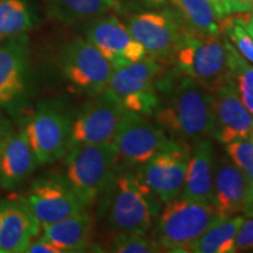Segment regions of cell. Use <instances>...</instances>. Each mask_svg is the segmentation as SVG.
I'll use <instances>...</instances> for the list:
<instances>
[{
	"mask_svg": "<svg viewBox=\"0 0 253 253\" xmlns=\"http://www.w3.org/2000/svg\"><path fill=\"white\" fill-rule=\"evenodd\" d=\"M230 81L235 84L239 99L253 116V65L229 41Z\"/></svg>",
	"mask_w": 253,
	"mask_h": 253,
	"instance_id": "cell-26",
	"label": "cell"
},
{
	"mask_svg": "<svg viewBox=\"0 0 253 253\" xmlns=\"http://www.w3.org/2000/svg\"><path fill=\"white\" fill-rule=\"evenodd\" d=\"M253 249V218L240 224L235 240V252H245Z\"/></svg>",
	"mask_w": 253,
	"mask_h": 253,
	"instance_id": "cell-30",
	"label": "cell"
},
{
	"mask_svg": "<svg viewBox=\"0 0 253 253\" xmlns=\"http://www.w3.org/2000/svg\"><path fill=\"white\" fill-rule=\"evenodd\" d=\"M163 73L161 60L145 55L138 61L114 69L107 88L126 110L153 116L160 102L157 82Z\"/></svg>",
	"mask_w": 253,
	"mask_h": 253,
	"instance_id": "cell-7",
	"label": "cell"
},
{
	"mask_svg": "<svg viewBox=\"0 0 253 253\" xmlns=\"http://www.w3.org/2000/svg\"><path fill=\"white\" fill-rule=\"evenodd\" d=\"M116 166L118 155L113 142L79 144L63 156V176L84 207L89 208L99 201Z\"/></svg>",
	"mask_w": 253,
	"mask_h": 253,
	"instance_id": "cell-5",
	"label": "cell"
},
{
	"mask_svg": "<svg viewBox=\"0 0 253 253\" xmlns=\"http://www.w3.org/2000/svg\"><path fill=\"white\" fill-rule=\"evenodd\" d=\"M110 252L116 253H156L161 252L160 246L153 237L128 232H115L109 245Z\"/></svg>",
	"mask_w": 253,
	"mask_h": 253,
	"instance_id": "cell-28",
	"label": "cell"
},
{
	"mask_svg": "<svg viewBox=\"0 0 253 253\" xmlns=\"http://www.w3.org/2000/svg\"><path fill=\"white\" fill-rule=\"evenodd\" d=\"M245 216L218 218L197 240L194 253H235V240Z\"/></svg>",
	"mask_w": 253,
	"mask_h": 253,
	"instance_id": "cell-24",
	"label": "cell"
},
{
	"mask_svg": "<svg viewBox=\"0 0 253 253\" xmlns=\"http://www.w3.org/2000/svg\"><path fill=\"white\" fill-rule=\"evenodd\" d=\"M218 218L211 203L177 197L168 202L158 213L153 238L162 251L191 252L197 240Z\"/></svg>",
	"mask_w": 253,
	"mask_h": 253,
	"instance_id": "cell-3",
	"label": "cell"
},
{
	"mask_svg": "<svg viewBox=\"0 0 253 253\" xmlns=\"http://www.w3.org/2000/svg\"><path fill=\"white\" fill-rule=\"evenodd\" d=\"M99 214L115 232L147 235L162 210V202L134 169L116 166L100 198Z\"/></svg>",
	"mask_w": 253,
	"mask_h": 253,
	"instance_id": "cell-2",
	"label": "cell"
},
{
	"mask_svg": "<svg viewBox=\"0 0 253 253\" xmlns=\"http://www.w3.org/2000/svg\"><path fill=\"white\" fill-rule=\"evenodd\" d=\"M220 19L233 14V0H209Z\"/></svg>",
	"mask_w": 253,
	"mask_h": 253,
	"instance_id": "cell-33",
	"label": "cell"
},
{
	"mask_svg": "<svg viewBox=\"0 0 253 253\" xmlns=\"http://www.w3.org/2000/svg\"><path fill=\"white\" fill-rule=\"evenodd\" d=\"M72 120L65 108L52 102L39 104L31 114L23 129L39 166L54 162L67 153Z\"/></svg>",
	"mask_w": 253,
	"mask_h": 253,
	"instance_id": "cell-9",
	"label": "cell"
},
{
	"mask_svg": "<svg viewBox=\"0 0 253 253\" xmlns=\"http://www.w3.org/2000/svg\"><path fill=\"white\" fill-rule=\"evenodd\" d=\"M224 145L230 160L244 173L249 183L253 182V141L251 138H243Z\"/></svg>",
	"mask_w": 253,
	"mask_h": 253,
	"instance_id": "cell-29",
	"label": "cell"
},
{
	"mask_svg": "<svg viewBox=\"0 0 253 253\" xmlns=\"http://www.w3.org/2000/svg\"><path fill=\"white\" fill-rule=\"evenodd\" d=\"M213 131L212 137L221 144L250 138L253 134V116L250 114L232 81L212 93Z\"/></svg>",
	"mask_w": 253,
	"mask_h": 253,
	"instance_id": "cell-16",
	"label": "cell"
},
{
	"mask_svg": "<svg viewBox=\"0 0 253 253\" xmlns=\"http://www.w3.org/2000/svg\"><path fill=\"white\" fill-rule=\"evenodd\" d=\"M249 19L253 23V8H252L251 12H249Z\"/></svg>",
	"mask_w": 253,
	"mask_h": 253,
	"instance_id": "cell-38",
	"label": "cell"
},
{
	"mask_svg": "<svg viewBox=\"0 0 253 253\" xmlns=\"http://www.w3.org/2000/svg\"><path fill=\"white\" fill-rule=\"evenodd\" d=\"M250 138H251V140H252V141H253V134H252V135H251V137H250Z\"/></svg>",
	"mask_w": 253,
	"mask_h": 253,
	"instance_id": "cell-39",
	"label": "cell"
},
{
	"mask_svg": "<svg viewBox=\"0 0 253 253\" xmlns=\"http://www.w3.org/2000/svg\"><path fill=\"white\" fill-rule=\"evenodd\" d=\"M33 25L26 0H0V42L25 34Z\"/></svg>",
	"mask_w": 253,
	"mask_h": 253,
	"instance_id": "cell-25",
	"label": "cell"
},
{
	"mask_svg": "<svg viewBox=\"0 0 253 253\" xmlns=\"http://www.w3.org/2000/svg\"><path fill=\"white\" fill-rule=\"evenodd\" d=\"M39 166L28 143L24 129H11L6 135L0 151V185L14 190L21 185Z\"/></svg>",
	"mask_w": 253,
	"mask_h": 253,
	"instance_id": "cell-20",
	"label": "cell"
},
{
	"mask_svg": "<svg viewBox=\"0 0 253 253\" xmlns=\"http://www.w3.org/2000/svg\"><path fill=\"white\" fill-rule=\"evenodd\" d=\"M41 224L19 197L0 199V253H23Z\"/></svg>",
	"mask_w": 253,
	"mask_h": 253,
	"instance_id": "cell-17",
	"label": "cell"
},
{
	"mask_svg": "<svg viewBox=\"0 0 253 253\" xmlns=\"http://www.w3.org/2000/svg\"><path fill=\"white\" fill-rule=\"evenodd\" d=\"M26 252L28 253H61L60 250L56 248L55 245H53L52 243L48 240L39 237V238H34L31 242V244L28 245L26 249Z\"/></svg>",
	"mask_w": 253,
	"mask_h": 253,
	"instance_id": "cell-32",
	"label": "cell"
},
{
	"mask_svg": "<svg viewBox=\"0 0 253 253\" xmlns=\"http://www.w3.org/2000/svg\"><path fill=\"white\" fill-rule=\"evenodd\" d=\"M28 38L25 34L0 43V107L12 108L24 99L28 81Z\"/></svg>",
	"mask_w": 253,
	"mask_h": 253,
	"instance_id": "cell-15",
	"label": "cell"
},
{
	"mask_svg": "<svg viewBox=\"0 0 253 253\" xmlns=\"http://www.w3.org/2000/svg\"><path fill=\"white\" fill-rule=\"evenodd\" d=\"M172 60L177 71L211 94L230 81L229 40L225 37L185 32Z\"/></svg>",
	"mask_w": 253,
	"mask_h": 253,
	"instance_id": "cell-4",
	"label": "cell"
},
{
	"mask_svg": "<svg viewBox=\"0 0 253 253\" xmlns=\"http://www.w3.org/2000/svg\"><path fill=\"white\" fill-rule=\"evenodd\" d=\"M86 39L102 53L114 69H119L147 55L144 47L115 15H101L84 28Z\"/></svg>",
	"mask_w": 253,
	"mask_h": 253,
	"instance_id": "cell-14",
	"label": "cell"
},
{
	"mask_svg": "<svg viewBox=\"0 0 253 253\" xmlns=\"http://www.w3.org/2000/svg\"><path fill=\"white\" fill-rule=\"evenodd\" d=\"M221 33L238 50L239 54L253 65V38L244 27L238 13L221 19Z\"/></svg>",
	"mask_w": 253,
	"mask_h": 253,
	"instance_id": "cell-27",
	"label": "cell"
},
{
	"mask_svg": "<svg viewBox=\"0 0 253 253\" xmlns=\"http://www.w3.org/2000/svg\"><path fill=\"white\" fill-rule=\"evenodd\" d=\"M242 212L244 213L245 217L253 218V182L249 184L248 191L244 199V204H243Z\"/></svg>",
	"mask_w": 253,
	"mask_h": 253,
	"instance_id": "cell-34",
	"label": "cell"
},
{
	"mask_svg": "<svg viewBox=\"0 0 253 253\" xmlns=\"http://www.w3.org/2000/svg\"><path fill=\"white\" fill-rule=\"evenodd\" d=\"M253 8V0H233V14L249 13Z\"/></svg>",
	"mask_w": 253,
	"mask_h": 253,
	"instance_id": "cell-35",
	"label": "cell"
},
{
	"mask_svg": "<svg viewBox=\"0 0 253 253\" xmlns=\"http://www.w3.org/2000/svg\"><path fill=\"white\" fill-rule=\"evenodd\" d=\"M190 158V145L173 140L148 162L135 169L138 178L156 197L167 204L177 198L184 186Z\"/></svg>",
	"mask_w": 253,
	"mask_h": 253,
	"instance_id": "cell-11",
	"label": "cell"
},
{
	"mask_svg": "<svg viewBox=\"0 0 253 253\" xmlns=\"http://www.w3.org/2000/svg\"><path fill=\"white\" fill-rule=\"evenodd\" d=\"M157 89L160 102L153 116L170 137L186 143L212 137V94L176 68L161 75Z\"/></svg>",
	"mask_w": 253,
	"mask_h": 253,
	"instance_id": "cell-1",
	"label": "cell"
},
{
	"mask_svg": "<svg viewBox=\"0 0 253 253\" xmlns=\"http://www.w3.org/2000/svg\"><path fill=\"white\" fill-rule=\"evenodd\" d=\"M19 198L40 224L54 223L84 212L87 209L63 175L42 176L34 179L27 191Z\"/></svg>",
	"mask_w": 253,
	"mask_h": 253,
	"instance_id": "cell-13",
	"label": "cell"
},
{
	"mask_svg": "<svg viewBox=\"0 0 253 253\" xmlns=\"http://www.w3.org/2000/svg\"><path fill=\"white\" fill-rule=\"evenodd\" d=\"M94 220L86 211L49 224H41V237L48 240L60 252L86 251L91 244Z\"/></svg>",
	"mask_w": 253,
	"mask_h": 253,
	"instance_id": "cell-21",
	"label": "cell"
},
{
	"mask_svg": "<svg viewBox=\"0 0 253 253\" xmlns=\"http://www.w3.org/2000/svg\"><path fill=\"white\" fill-rule=\"evenodd\" d=\"M240 15V19H242V23L244 25V27L248 30V32L251 34L253 38V23L249 19V13H238Z\"/></svg>",
	"mask_w": 253,
	"mask_h": 253,
	"instance_id": "cell-37",
	"label": "cell"
},
{
	"mask_svg": "<svg viewBox=\"0 0 253 253\" xmlns=\"http://www.w3.org/2000/svg\"><path fill=\"white\" fill-rule=\"evenodd\" d=\"M125 110L108 88L91 96L72 120L68 149L79 144L112 142Z\"/></svg>",
	"mask_w": 253,
	"mask_h": 253,
	"instance_id": "cell-12",
	"label": "cell"
},
{
	"mask_svg": "<svg viewBox=\"0 0 253 253\" xmlns=\"http://www.w3.org/2000/svg\"><path fill=\"white\" fill-rule=\"evenodd\" d=\"M186 32L197 36H220L221 19L209 0H170Z\"/></svg>",
	"mask_w": 253,
	"mask_h": 253,
	"instance_id": "cell-22",
	"label": "cell"
},
{
	"mask_svg": "<svg viewBox=\"0 0 253 253\" xmlns=\"http://www.w3.org/2000/svg\"><path fill=\"white\" fill-rule=\"evenodd\" d=\"M173 140L149 116L125 110L112 142L118 155V166L135 170Z\"/></svg>",
	"mask_w": 253,
	"mask_h": 253,
	"instance_id": "cell-6",
	"label": "cell"
},
{
	"mask_svg": "<svg viewBox=\"0 0 253 253\" xmlns=\"http://www.w3.org/2000/svg\"><path fill=\"white\" fill-rule=\"evenodd\" d=\"M48 14L65 24L91 20L119 7V0H45Z\"/></svg>",
	"mask_w": 253,
	"mask_h": 253,
	"instance_id": "cell-23",
	"label": "cell"
},
{
	"mask_svg": "<svg viewBox=\"0 0 253 253\" xmlns=\"http://www.w3.org/2000/svg\"><path fill=\"white\" fill-rule=\"evenodd\" d=\"M249 181L226 154L216 160L212 205L219 218L242 212Z\"/></svg>",
	"mask_w": 253,
	"mask_h": 253,
	"instance_id": "cell-19",
	"label": "cell"
},
{
	"mask_svg": "<svg viewBox=\"0 0 253 253\" xmlns=\"http://www.w3.org/2000/svg\"><path fill=\"white\" fill-rule=\"evenodd\" d=\"M216 160V150L210 138L202 137L192 142L184 186L178 197L212 204Z\"/></svg>",
	"mask_w": 253,
	"mask_h": 253,
	"instance_id": "cell-18",
	"label": "cell"
},
{
	"mask_svg": "<svg viewBox=\"0 0 253 253\" xmlns=\"http://www.w3.org/2000/svg\"><path fill=\"white\" fill-rule=\"evenodd\" d=\"M126 26L144 47L147 55L161 61L173 58L186 32L173 8L134 13Z\"/></svg>",
	"mask_w": 253,
	"mask_h": 253,
	"instance_id": "cell-10",
	"label": "cell"
},
{
	"mask_svg": "<svg viewBox=\"0 0 253 253\" xmlns=\"http://www.w3.org/2000/svg\"><path fill=\"white\" fill-rule=\"evenodd\" d=\"M59 67L68 87L88 97L102 93L114 72L102 53L84 38H75L63 47Z\"/></svg>",
	"mask_w": 253,
	"mask_h": 253,
	"instance_id": "cell-8",
	"label": "cell"
},
{
	"mask_svg": "<svg viewBox=\"0 0 253 253\" xmlns=\"http://www.w3.org/2000/svg\"><path fill=\"white\" fill-rule=\"evenodd\" d=\"M168 2H170V0H119V5L125 4L132 9H141V11L162 7Z\"/></svg>",
	"mask_w": 253,
	"mask_h": 253,
	"instance_id": "cell-31",
	"label": "cell"
},
{
	"mask_svg": "<svg viewBox=\"0 0 253 253\" xmlns=\"http://www.w3.org/2000/svg\"><path fill=\"white\" fill-rule=\"evenodd\" d=\"M11 129L12 128L11 126H9V122L1 115V114H0V151H1V147L5 141L6 135H7V132L11 130Z\"/></svg>",
	"mask_w": 253,
	"mask_h": 253,
	"instance_id": "cell-36",
	"label": "cell"
}]
</instances>
